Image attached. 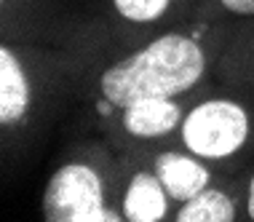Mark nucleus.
<instances>
[{
  "label": "nucleus",
  "mask_w": 254,
  "mask_h": 222,
  "mask_svg": "<svg viewBox=\"0 0 254 222\" xmlns=\"http://www.w3.org/2000/svg\"><path fill=\"white\" fill-rule=\"evenodd\" d=\"M246 212H249V217L254 220V177L249 182V198H246Z\"/></svg>",
  "instance_id": "9b49d317"
},
{
  "label": "nucleus",
  "mask_w": 254,
  "mask_h": 222,
  "mask_svg": "<svg viewBox=\"0 0 254 222\" xmlns=\"http://www.w3.org/2000/svg\"><path fill=\"white\" fill-rule=\"evenodd\" d=\"M43 214L49 222H118L105 206L102 177L86 163H64L54 171L43 193Z\"/></svg>",
  "instance_id": "f03ea898"
},
{
  "label": "nucleus",
  "mask_w": 254,
  "mask_h": 222,
  "mask_svg": "<svg viewBox=\"0 0 254 222\" xmlns=\"http://www.w3.org/2000/svg\"><path fill=\"white\" fill-rule=\"evenodd\" d=\"M249 137V115L238 102H201L182 121V142L198 158H228Z\"/></svg>",
  "instance_id": "7ed1b4c3"
},
{
  "label": "nucleus",
  "mask_w": 254,
  "mask_h": 222,
  "mask_svg": "<svg viewBox=\"0 0 254 222\" xmlns=\"http://www.w3.org/2000/svg\"><path fill=\"white\" fill-rule=\"evenodd\" d=\"M166 187L158 179V174H139L131 177L123 196V220L128 222H158L166 217Z\"/></svg>",
  "instance_id": "423d86ee"
},
{
  "label": "nucleus",
  "mask_w": 254,
  "mask_h": 222,
  "mask_svg": "<svg viewBox=\"0 0 254 222\" xmlns=\"http://www.w3.org/2000/svg\"><path fill=\"white\" fill-rule=\"evenodd\" d=\"M113 3H115V11H118L123 19L145 24V22H155V19L169 8L171 0H113Z\"/></svg>",
  "instance_id": "1a4fd4ad"
},
{
  "label": "nucleus",
  "mask_w": 254,
  "mask_h": 222,
  "mask_svg": "<svg viewBox=\"0 0 254 222\" xmlns=\"http://www.w3.org/2000/svg\"><path fill=\"white\" fill-rule=\"evenodd\" d=\"M225 11L238 13V16H254V0H219Z\"/></svg>",
  "instance_id": "9d476101"
},
{
  "label": "nucleus",
  "mask_w": 254,
  "mask_h": 222,
  "mask_svg": "<svg viewBox=\"0 0 254 222\" xmlns=\"http://www.w3.org/2000/svg\"><path fill=\"white\" fill-rule=\"evenodd\" d=\"M177 222H233L236 220V204L222 190L203 187L198 196L182 201V209L177 212Z\"/></svg>",
  "instance_id": "6e6552de"
},
{
  "label": "nucleus",
  "mask_w": 254,
  "mask_h": 222,
  "mask_svg": "<svg viewBox=\"0 0 254 222\" xmlns=\"http://www.w3.org/2000/svg\"><path fill=\"white\" fill-rule=\"evenodd\" d=\"M206 54L198 40L166 32L142 51L115 62L99 78L102 96L115 107H126L147 96L174 99L185 94L203 78Z\"/></svg>",
  "instance_id": "f257e3e1"
},
{
  "label": "nucleus",
  "mask_w": 254,
  "mask_h": 222,
  "mask_svg": "<svg viewBox=\"0 0 254 222\" xmlns=\"http://www.w3.org/2000/svg\"><path fill=\"white\" fill-rule=\"evenodd\" d=\"M180 123L182 110L174 99H166V96H147L123 107V129L136 140L169 137Z\"/></svg>",
  "instance_id": "20e7f679"
},
{
  "label": "nucleus",
  "mask_w": 254,
  "mask_h": 222,
  "mask_svg": "<svg viewBox=\"0 0 254 222\" xmlns=\"http://www.w3.org/2000/svg\"><path fill=\"white\" fill-rule=\"evenodd\" d=\"M252 54H254V38H252Z\"/></svg>",
  "instance_id": "f8f14e48"
},
{
  "label": "nucleus",
  "mask_w": 254,
  "mask_h": 222,
  "mask_svg": "<svg viewBox=\"0 0 254 222\" xmlns=\"http://www.w3.org/2000/svg\"><path fill=\"white\" fill-rule=\"evenodd\" d=\"M155 174L166 193L177 201H188L209 187V169L198 161V155H185L174 150L161 152L155 158Z\"/></svg>",
  "instance_id": "39448f33"
},
{
  "label": "nucleus",
  "mask_w": 254,
  "mask_h": 222,
  "mask_svg": "<svg viewBox=\"0 0 254 222\" xmlns=\"http://www.w3.org/2000/svg\"><path fill=\"white\" fill-rule=\"evenodd\" d=\"M30 107V83L19 65V59L11 54V48H0V123L22 121Z\"/></svg>",
  "instance_id": "0eeeda50"
}]
</instances>
